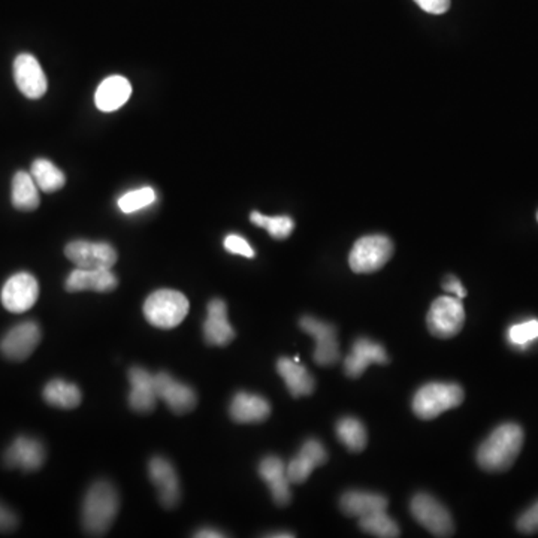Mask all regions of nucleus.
<instances>
[{"label": "nucleus", "mask_w": 538, "mask_h": 538, "mask_svg": "<svg viewBox=\"0 0 538 538\" xmlns=\"http://www.w3.org/2000/svg\"><path fill=\"white\" fill-rule=\"evenodd\" d=\"M510 341L518 346L530 343V341L538 338V320H530V322L519 323L512 326L509 332Z\"/></svg>", "instance_id": "33"}, {"label": "nucleus", "mask_w": 538, "mask_h": 538, "mask_svg": "<svg viewBox=\"0 0 538 538\" xmlns=\"http://www.w3.org/2000/svg\"><path fill=\"white\" fill-rule=\"evenodd\" d=\"M392 254H394V244L388 236H362L353 245L348 256V264L353 273H376L389 262Z\"/></svg>", "instance_id": "5"}, {"label": "nucleus", "mask_w": 538, "mask_h": 538, "mask_svg": "<svg viewBox=\"0 0 538 538\" xmlns=\"http://www.w3.org/2000/svg\"><path fill=\"white\" fill-rule=\"evenodd\" d=\"M327 462L326 449L319 440H306L298 455L290 460L287 465V477L290 483L303 484L315 471V468L322 467Z\"/></svg>", "instance_id": "18"}, {"label": "nucleus", "mask_w": 538, "mask_h": 538, "mask_svg": "<svg viewBox=\"0 0 538 538\" xmlns=\"http://www.w3.org/2000/svg\"><path fill=\"white\" fill-rule=\"evenodd\" d=\"M523 446V430L518 423H502L477 450V462L484 471L504 472L514 464Z\"/></svg>", "instance_id": "1"}, {"label": "nucleus", "mask_w": 538, "mask_h": 538, "mask_svg": "<svg viewBox=\"0 0 538 538\" xmlns=\"http://www.w3.org/2000/svg\"><path fill=\"white\" fill-rule=\"evenodd\" d=\"M443 289L449 294H455L456 298L464 299L467 296V290L460 285V280L453 277V275L446 278V282L443 283Z\"/></svg>", "instance_id": "38"}, {"label": "nucleus", "mask_w": 538, "mask_h": 538, "mask_svg": "<svg viewBox=\"0 0 538 538\" xmlns=\"http://www.w3.org/2000/svg\"><path fill=\"white\" fill-rule=\"evenodd\" d=\"M250 220L259 228H265L269 235L275 238V240H286V238H289L290 233H294V220L287 217V215L268 217V215L254 212L250 215Z\"/></svg>", "instance_id": "31"}, {"label": "nucleus", "mask_w": 538, "mask_h": 538, "mask_svg": "<svg viewBox=\"0 0 538 538\" xmlns=\"http://www.w3.org/2000/svg\"><path fill=\"white\" fill-rule=\"evenodd\" d=\"M336 437L350 451H362L368 443L367 429L360 420L355 418H344L336 427Z\"/></svg>", "instance_id": "29"}, {"label": "nucleus", "mask_w": 538, "mask_h": 538, "mask_svg": "<svg viewBox=\"0 0 538 538\" xmlns=\"http://www.w3.org/2000/svg\"><path fill=\"white\" fill-rule=\"evenodd\" d=\"M44 399L47 404L63 409V410H71L75 407H78L83 399L81 390L78 386L74 383H67L62 378H54L48 385L44 388Z\"/></svg>", "instance_id": "27"}, {"label": "nucleus", "mask_w": 538, "mask_h": 538, "mask_svg": "<svg viewBox=\"0 0 538 538\" xmlns=\"http://www.w3.org/2000/svg\"><path fill=\"white\" fill-rule=\"evenodd\" d=\"M537 220H538V212H537Z\"/></svg>", "instance_id": "41"}, {"label": "nucleus", "mask_w": 538, "mask_h": 538, "mask_svg": "<svg viewBox=\"0 0 538 538\" xmlns=\"http://www.w3.org/2000/svg\"><path fill=\"white\" fill-rule=\"evenodd\" d=\"M41 336V327L34 320L18 323L0 341V353L6 359L21 362L35 352Z\"/></svg>", "instance_id": "10"}, {"label": "nucleus", "mask_w": 538, "mask_h": 538, "mask_svg": "<svg viewBox=\"0 0 538 538\" xmlns=\"http://www.w3.org/2000/svg\"><path fill=\"white\" fill-rule=\"evenodd\" d=\"M39 296V285L29 273L14 274L2 287L0 299L6 310L21 315L30 310Z\"/></svg>", "instance_id": "11"}, {"label": "nucleus", "mask_w": 538, "mask_h": 538, "mask_svg": "<svg viewBox=\"0 0 538 538\" xmlns=\"http://www.w3.org/2000/svg\"><path fill=\"white\" fill-rule=\"evenodd\" d=\"M420 8L428 14H434V16H440V14L448 13L450 8V0H414Z\"/></svg>", "instance_id": "37"}, {"label": "nucleus", "mask_w": 538, "mask_h": 538, "mask_svg": "<svg viewBox=\"0 0 538 538\" xmlns=\"http://www.w3.org/2000/svg\"><path fill=\"white\" fill-rule=\"evenodd\" d=\"M191 304L179 290L161 289L150 295L144 304L145 319L159 329H174L186 319Z\"/></svg>", "instance_id": "3"}, {"label": "nucleus", "mask_w": 538, "mask_h": 538, "mask_svg": "<svg viewBox=\"0 0 538 538\" xmlns=\"http://www.w3.org/2000/svg\"><path fill=\"white\" fill-rule=\"evenodd\" d=\"M229 413L236 423H261L269 418L271 406L261 395L238 392L231 402Z\"/></svg>", "instance_id": "22"}, {"label": "nucleus", "mask_w": 538, "mask_h": 538, "mask_svg": "<svg viewBox=\"0 0 538 538\" xmlns=\"http://www.w3.org/2000/svg\"><path fill=\"white\" fill-rule=\"evenodd\" d=\"M18 525L17 514L8 505L0 502V533H11Z\"/></svg>", "instance_id": "36"}, {"label": "nucleus", "mask_w": 538, "mask_h": 538, "mask_svg": "<svg viewBox=\"0 0 538 538\" xmlns=\"http://www.w3.org/2000/svg\"><path fill=\"white\" fill-rule=\"evenodd\" d=\"M132 95V86L121 75H112L100 83L96 90L95 104L102 112L120 109Z\"/></svg>", "instance_id": "23"}, {"label": "nucleus", "mask_w": 538, "mask_h": 538, "mask_svg": "<svg viewBox=\"0 0 538 538\" xmlns=\"http://www.w3.org/2000/svg\"><path fill=\"white\" fill-rule=\"evenodd\" d=\"M427 322L432 336L448 340L464 327V305L456 296H440L430 305Z\"/></svg>", "instance_id": "6"}, {"label": "nucleus", "mask_w": 538, "mask_h": 538, "mask_svg": "<svg viewBox=\"0 0 538 538\" xmlns=\"http://www.w3.org/2000/svg\"><path fill=\"white\" fill-rule=\"evenodd\" d=\"M14 79L18 90L29 99H39L48 88L46 74L32 54H20L14 60Z\"/></svg>", "instance_id": "14"}, {"label": "nucleus", "mask_w": 538, "mask_h": 538, "mask_svg": "<svg viewBox=\"0 0 538 538\" xmlns=\"http://www.w3.org/2000/svg\"><path fill=\"white\" fill-rule=\"evenodd\" d=\"M299 326L316 340L315 360L320 367H329L341 359L340 346L336 340V327L311 316H304Z\"/></svg>", "instance_id": "8"}, {"label": "nucleus", "mask_w": 538, "mask_h": 538, "mask_svg": "<svg viewBox=\"0 0 538 538\" xmlns=\"http://www.w3.org/2000/svg\"><path fill=\"white\" fill-rule=\"evenodd\" d=\"M117 286H119V280L111 269L77 268L69 274L65 285L67 292L72 294L86 292V290L107 294V292H112Z\"/></svg>", "instance_id": "21"}, {"label": "nucleus", "mask_w": 538, "mask_h": 538, "mask_svg": "<svg viewBox=\"0 0 538 538\" xmlns=\"http://www.w3.org/2000/svg\"><path fill=\"white\" fill-rule=\"evenodd\" d=\"M464 390L455 383H429L420 388L413 398V411L419 419L430 420L444 411L460 407Z\"/></svg>", "instance_id": "4"}, {"label": "nucleus", "mask_w": 538, "mask_h": 538, "mask_svg": "<svg viewBox=\"0 0 538 538\" xmlns=\"http://www.w3.org/2000/svg\"><path fill=\"white\" fill-rule=\"evenodd\" d=\"M413 518L435 537H451L455 525L449 510L428 493L414 495L410 504Z\"/></svg>", "instance_id": "7"}, {"label": "nucleus", "mask_w": 538, "mask_h": 538, "mask_svg": "<svg viewBox=\"0 0 538 538\" xmlns=\"http://www.w3.org/2000/svg\"><path fill=\"white\" fill-rule=\"evenodd\" d=\"M277 371L286 383L292 397H308L315 392V378L308 373L305 367L298 364V360L280 357L277 362Z\"/></svg>", "instance_id": "25"}, {"label": "nucleus", "mask_w": 538, "mask_h": 538, "mask_svg": "<svg viewBox=\"0 0 538 538\" xmlns=\"http://www.w3.org/2000/svg\"><path fill=\"white\" fill-rule=\"evenodd\" d=\"M203 338L210 346L217 347H223L235 340V331L228 319V305L222 299H212L208 303Z\"/></svg>", "instance_id": "17"}, {"label": "nucleus", "mask_w": 538, "mask_h": 538, "mask_svg": "<svg viewBox=\"0 0 538 538\" xmlns=\"http://www.w3.org/2000/svg\"><path fill=\"white\" fill-rule=\"evenodd\" d=\"M30 174L34 177L39 191H46V193L60 191L67 182V177L62 171L58 170L57 166L48 159H36L32 163Z\"/></svg>", "instance_id": "28"}, {"label": "nucleus", "mask_w": 538, "mask_h": 538, "mask_svg": "<svg viewBox=\"0 0 538 538\" xmlns=\"http://www.w3.org/2000/svg\"><path fill=\"white\" fill-rule=\"evenodd\" d=\"M268 537H273V538H292L295 537L294 534H290V533H283V534H277V533H275V534H269Z\"/></svg>", "instance_id": "40"}, {"label": "nucleus", "mask_w": 538, "mask_h": 538, "mask_svg": "<svg viewBox=\"0 0 538 538\" xmlns=\"http://www.w3.org/2000/svg\"><path fill=\"white\" fill-rule=\"evenodd\" d=\"M129 381L132 386L129 394L130 409L138 413L153 411L159 399L153 374H150L141 367H132L129 369Z\"/></svg>", "instance_id": "19"}, {"label": "nucleus", "mask_w": 538, "mask_h": 538, "mask_svg": "<svg viewBox=\"0 0 538 538\" xmlns=\"http://www.w3.org/2000/svg\"><path fill=\"white\" fill-rule=\"evenodd\" d=\"M360 530L367 534L376 535L380 538H397L401 535L397 522L386 514V512L369 514L367 518L359 519Z\"/></svg>", "instance_id": "30"}, {"label": "nucleus", "mask_w": 538, "mask_h": 538, "mask_svg": "<svg viewBox=\"0 0 538 538\" xmlns=\"http://www.w3.org/2000/svg\"><path fill=\"white\" fill-rule=\"evenodd\" d=\"M518 530L522 534H535L538 533V502L531 505L525 513L518 519Z\"/></svg>", "instance_id": "35"}, {"label": "nucleus", "mask_w": 538, "mask_h": 538, "mask_svg": "<svg viewBox=\"0 0 538 538\" xmlns=\"http://www.w3.org/2000/svg\"><path fill=\"white\" fill-rule=\"evenodd\" d=\"M46 458V448L39 440L20 435L5 451L4 462L8 468H18L23 471L32 472L44 465Z\"/></svg>", "instance_id": "13"}, {"label": "nucleus", "mask_w": 538, "mask_h": 538, "mask_svg": "<svg viewBox=\"0 0 538 538\" xmlns=\"http://www.w3.org/2000/svg\"><path fill=\"white\" fill-rule=\"evenodd\" d=\"M156 191L151 187H142L137 191H128L119 199V208L125 214L140 212L142 208H147L151 203L156 202Z\"/></svg>", "instance_id": "32"}, {"label": "nucleus", "mask_w": 538, "mask_h": 538, "mask_svg": "<svg viewBox=\"0 0 538 538\" xmlns=\"http://www.w3.org/2000/svg\"><path fill=\"white\" fill-rule=\"evenodd\" d=\"M259 476L268 484L275 504L280 507L289 504L292 500L290 481L287 477V465L278 456H266L259 464Z\"/></svg>", "instance_id": "20"}, {"label": "nucleus", "mask_w": 538, "mask_h": 538, "mask_svg": "<svg viewBox=\"0 0 538 538\" xmlns=\"http://www.w3.org/2000/svg\"><path fill=\"white\" fill-rule=\"evenodd\" d=\"M195 537H202V538H219L224 537L223 533H220L217 530H212V528H202V530H199L196 533Z\"/></svg>", "instance_id": "39"}, {"label": "nucleus", "mask_w": 538, "mask_h": 538, "mask_svg": "<svg viewBox=\"0 0 538 538\" xmlns=\"http://www.w3.org/2000/svg\"><path fill=\"white\" fill-rule=\"evenodd\" d=\"M154 383L159 399L165 401L172 413L186 414L195 409L198 397L191 386L175 380L174 377L168 373L154 374Z\"/></svg>", "instance_id": "15"}, {"label": "nucleus", "mask_w": 538, "mask_h": 538, "mask_svg": "<svg viewBox=\"0 0 538 538\" xmlns=\"http://www.w3.org/2000/svg\"><path fill=\"white\" fill-rule=\"evenodd\" d=\"M371 364H389V357L381 344L368 338H359L353 344L352 352L344 360V373L350 378H359Z\"/></svg>", "instance_id": "16"}, {"label": "nucleus", "mask_w": 538, "mask_h": 538, "mask_svg": "<svg viewBox=\"0 0 538 538\" xmlns=\"http://www.w3.org/2000/svg\"><path fill=\"white\" fill-rule=\"evenodd\" d=\"M149 476L151 483L156 486L159 502L165 509H174L181 498L179 474L174 465L161 456H154L149 462Z\"/></svg>", "instance_id": "12"}, {"label": "nucleus", "mask_w": 538, "mask_h": 538, "mask_svg": "<svg viewBox=\"0 0 538 538\" xmlns=\"http://www.w3.org/2000/svg\"><path fill=\"white\" fill-rule=\"evenodd\" d=\"M11 201L18 212H35L39 207V187L36 186L32 174L26 171H18L17 174L14 175Z\"/></svg>", "instance_id": "26"}, {"label": "nucleus", "mask_w": 538, "mask_h": 538, "mask_svg": "<svg viewBox=\"0 0 538 538\" xmlns=\"http://www.w3.org/2000/svg\"><path fill=\"white\" fill-rule=\"evenodd\" d=\"M223 244L224 249L233 254H240V256L249 257V259L254 257V250L252 249V245L243 236L236 235V233L226 236Z\"/></svg>", "instance_id": "34"}, {"label": "nucleus", "mask_w": 538, "mask_h": 538, "mask_svg": "<svg viewBox=\"0 0 538 538\" xmlns=\"http://www.w3.org/2000/svg\"><path fill=\"white\" fill-rule=\"evenodd\" d=\"M341 510L350 518H367L369 514L386 512L388 500L380 493L348 491L341 497Z\"/></svg>", "instance_id": "24"}, {"label": "nucleus", "mask_w": 538, "mask_h": 538, "mask_svg": "<svg viewBox=\"0 0 538 538\" xmlns=\"http://www.w3.org/2000/svg\"><path fill=\"white\" fill-rule=\"evenodd\" d=\"M119 509H120V498L114 484L107 481L91 484L84 497L83 510H81L84 531L95 537L107 534L116 521Z\"/></svg>", "instance_id": "2"}, {"label": "nucleus", "mask_w": 538, "mask_h": 538, "mask_svg": "<svg viewBox=\"0 0 538 538\" xmlns=\"http://www.w3.org/2000/svg\"><path fill=\"white\" fill-rule=\"evenodd\" d=\"M65 254L77 268L81 269H111L119 257L111 244L84 240L69 243Z\"/></svg>", "instance_id": "9"}]
</instances>
